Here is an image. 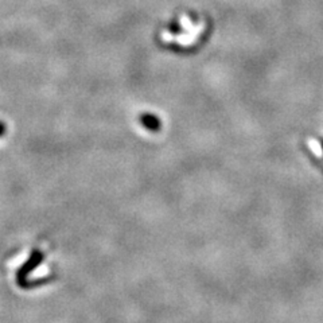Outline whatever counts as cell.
Listing matches in <instances>:
<instances>
[{
    "label": "cell",
    "instance_id": "1",
    "mask_svg": "<svg viewBox=\"0 0 323 323\" xmlns=\"http://www.w3.org/2000/svg\"><path fill=\"white\" fill-rule=\"evenodd\" d=\"M44 253L39 252V251H32L30 257L26 260V263L20 265L19 268H18V271H16V284H18L19 287L24 280H27V276L30 275L32 271H35V268L44 261Z\"/></svg>",
    "mask_w": 323,
    "mask_h": 323
},
{
    "label": "cell",
    "instance_id": "2",
    "mask_svg": "<svg viewBox=\"0 0 323 323\" xmlns=\"http://www.w3.org/2000/svg\"><path fill=\"white\" fill-rule=\"evenodd\" d=\"M140 123L144 126V128H147L148 131H152V132H158L159 128H160V120L154 114H142Z\"/></svg>",
    "mask_w": 323,
    "mask_h": 323
},
{
    "label": "cell",
    "instance_id": "3",
    "mask_svg": "<svg viewBox=\"0 0 323 323\" xmlns=\"http://www.w3.org/2000/svg\"><path fill=\"white\" fill-rule=\"evenodd\" d=\"M308 147L311 148L312 152H314V154H315L318 158H322L323 156L322 147H320V144L316 142V140H314V139H310V140H308Z\"/></svg>",
    "mask_w": 323,
    "mask_h": 323
},
{
    "label": "cell",
    "instance_id": "4",
    "mask_svg": "<svg viewBox=\"0 0 323 323\" xmlns=\"http://www.w3.org/2000/svg\"><path fill=\"white\" fill-rule=\"evenodd\" d=\"M4 134H6V126H4L3 123L0 122V138H2Z\"/></svg>",
    "mask_w": 323,
    "mask_h": 323
}]
</instances>
